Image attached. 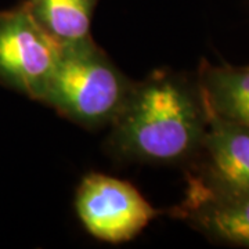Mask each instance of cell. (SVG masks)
I'll return each mask as SVG.
<instances>
[{
	"label": "cell",
	"mask_w": 249,
	"mask_h": 249,
	"mask_svg": "<svg viewBox=\"0 0 249 249\" xmlns=\"http://www.w3.org/2000/svg\"><path fill=\"white\" fill-rule=\"evenodd\" d=\"M75 206L85 229L109 244L133 240L160 214L130 183L103 173L80 181Z\"/></svg>",
	"instance_id": "4"
},
{
	"label": "cell",
	"mask_w": 249,
	"mask_h": 249,
	"mask_svg": "<svg viewBox=\"0 0 249 249\" xmlns=\"http://www.w3.org/2000/svg\"><path fill=\"white\" fill-rule=\"evenodd\" d=\"M109 145L124 160L178 163L194 158L206 130V108L198 85L157 72L133 83L112 122Z\"/></svg>",
	"instance_id": "1"
},
{
	"label": "cell",
	"mask_w": 249,
	"mask_h": 249,
	"mask_svg": "<svg viewBox=\"0 0 249 249\" xmlns=\"http://www.w3.org/2000/svg\"><path fill=\"white\" fill-rule=\"evenodd\" d=\"M172 213L213 241L249 248V191L214 184L191 172L184 199Z\"/></svg>",
	"instance_id": "5"
},
{
	"label": "cell",
	"mask_w": 249,
	"mask_h": 249,
	"mask_svg": "<svg viewBox=\"0 0 249 249\" xmlns=\"http://www.w3.org/2000/svg\"><path fill=\"white\" fill-rule=\"evenodd\" d=\"M62 47L37 24L25 1L0 10V85L42 101Z\"/></svg>",
	"instance_id": "3"
},
{
	"label": "cell",
	"mask_w": 249,
	"mask_h": 249,
	"mask_svg": "<svg viewBox=\"0 0 249 249\" xmlns=\"http://www.w3.org/2000/svg\"><path fill=\"white\" fill-rule=\"evenodd\" d=\"M196 157L199 162L193 173L219 186L249 191V126L206 109V130Z\"/></svg>",
	"instance_id": "6"
},
{
	"label": "cell",
	"mask_w": 249,
	"mask_h": 249,
	"mask_svg": "<svg viewBox=\"0 0 249 249\" xmlns=\"http://www.w3.org/2000/svg\"><path fill=\"white\" fill-rule=\"evenodd\" d=\"M196 85L209 112L249 126V67H213L205 62Z\"/></svg>",
	"instance_id": "7"
},
{
	"label": "cell",
	"mask_w": 249,
	"mask_h": 249,
	"mask_svg": "<svg viewBox=\"0 0 249 249\" xmlns=\"http://www.w3.org/2000/svg\"><path fill=\"white\" fill-rule=\"evenodd\" d=\"M133 82L108 58L93 39L64 46L40 103L89 129L112 124Z\"/></svg>",
	"instance_id": "2"
},
{
	"label": "cell",
	"mask_w": 249,
	"mask_h": 249,
	"mask_svg": "<svg viewBox=\"0 0 249 249\" xmlns=\"http://www.w3.org/2000/svg\"><path fill=\"white\" fill-rule=\"evenodd\" d=\"M37 24L58 45H78L93 39L91 19L98 0H24Z\"/></svg>",
	"instance_id": "8"
}]
</instances>
